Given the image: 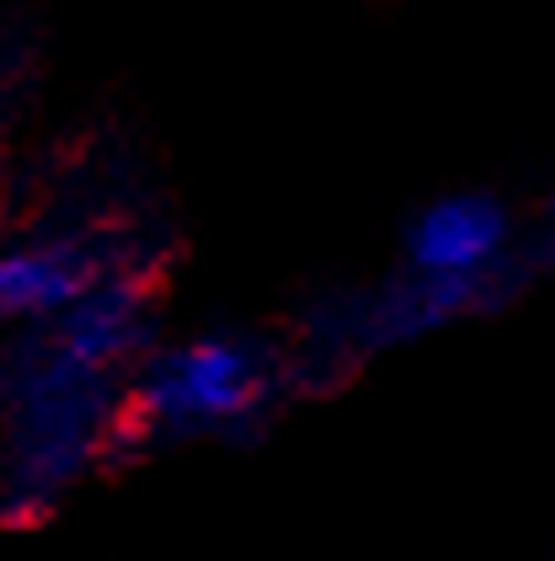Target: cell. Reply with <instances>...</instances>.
<instances>
[{
  "mask_svg": "<svg viewBox=\"0 0 555 561\" xmlns=\"http://www.w3.org/2000/svg\"><path fill=\"white\" fill-rule=\"evenodd\" d=\"M508 236V219L492 198H449L427 209L412 230V257L423 273H475Z\"/></svg>",
  "mask_w": 555,
  "mask_h": 561,
  "instance_id": "cell-2",
  "label": "cell"
},
{
  "mask_svg": "<svg viewBox=\"0 0 555 561\" xmlns=\"http://www.w3.org/2000/svg\"><path fill=\"white\" fill-rule=\"evenodd\" d=\"M256 396V364L235 343H198L150 369L144 407L155 417H235Z\"/></svg>",
  "mask_w": 555,
  "mask_h": 561,
  "instance_id": "cell-1",
  "label": "cell"
},
{
  "mask_svg": "<svg viewBox=\"0 0 555 561\" xmlns=\"http://www.w3.org/2000/svg\"><path fill=\"white\" fill-rule=\"evenodd\" d=\"M91 284V257L81 247H38L0 257V316H43L76 305Z\"/></svg>",
  "mask_w": 555,
  "mask_h": 561,
  "instance_id": "cell-3",
  "label": "cell"
},
{
  "mask_svg": "<svg viewBox=\"0 0 555 561\" xmlns=\"http://www.w3.org/2000/svg\"><path fill=\"white\" fill-rule=\"evenodd\" d=\"M139 337V305L128 289H102V295H81L70 310V327H65V358L59 364H107L118 358L124 347H134Z\"/></svg>",
  "mask_w": 555,
  "mask_h": 561,
  "instance_id": "cell-4",
  "label": "cell"
}]
</instances>
